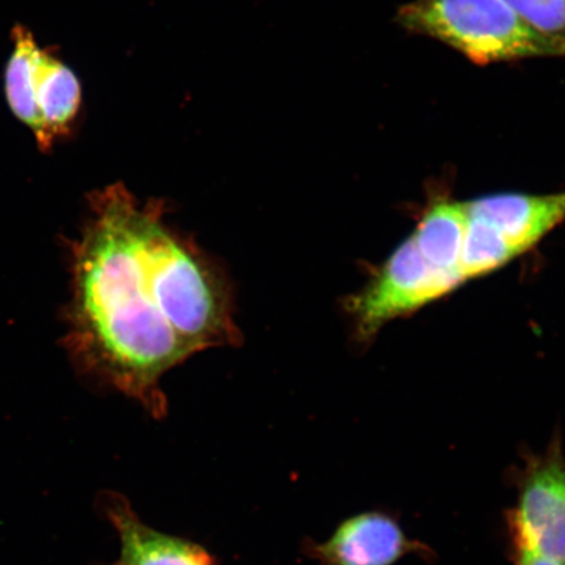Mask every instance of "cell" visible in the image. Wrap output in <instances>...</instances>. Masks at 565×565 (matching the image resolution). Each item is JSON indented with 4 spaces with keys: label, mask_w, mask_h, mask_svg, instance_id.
<instances>
[{
    "label": "cell",
    "mask_w": 565,
    "mask_h": 565,
    "mask_svg": "<svg viewBox=\"0 0 565 565\" xmlns=\"http://www.w3.org/2000/svg\"><path fill=\"white\" fill-rule=\"evenodd\" d=\"M100 504L119 539V557L111 565H216L196 543L145 524L121 494L104 493Z\"/></svg>",
    "instance_id": "8"
},
{
    "label": "cell",
    "mask_w": 565,
    "mask_h": 565,
    "mask_svg": "<svg viewBox=\"0 0 565 565\" xmlns=\"http://www.w3.org/2000/svg\"><path fill=\"white\" fill-rule=\"evenodd\" d=\"M462 282L458 275L430 265L413 237H407L348 302L358 338L369 341L388 322L418 312Z\"/></svg>",
    "instance_id": "4"
},
{
    "label": "cell",
    "mask_w": 565,
    "mask_h": 565,
    "mask_svg": "<svg viewBox=\"0 0 565 565\" xmlns=\"http://www.w3.org/2000/svg\"><path fill=\"white\" fill-rule=\"evenodd\" d=\"M465 204L469 217L489 225L519 257L565 222V192L498 193Z\"/></svg>",
    "instance_id": "7"
},
{
    "label": "cell",
    "mask_w": 565,
    "mask_h": 565,
    "mask_svg": "<svg viewBox=\"0 0 565 565\" xmlns=\"http://www.w3.org/2000/svg\"><path fill=\"white\" fill-rule=\"evenodd\" d=\"M514 565H564L524 547L512 546Z\"/></svg>",
    "instance_id": "12"
},
{
    "label": "cell",
    "mask_w": 565,
    "mask_h": 565,
    "mask_svg": "<svg viewBox=\"0 0 565 565\" xmlns=\"http://www.w3.org/2000/svg\"><path fill=\"white\" fill-rule=\"evenodd\" d=\"M514 468L518 501L507 514L512 546L565 565V454L559 436L541 454L525 450Z\"/></svg>",
    "instance_id": "5"
},
{
    "label": "cell",
    "mask_w": 565,
    "mask_h": 565,
    "mask_svg": "<svg viewBox=\"0 0 565 565\" xmlns=\"http://www.w3.org/2000/svg\"><path fill=\"white\" fill-rule=\"evenodd\" d=\"M468 227L465 202L451 198H437L424 210L412 235L422 256L441 270L461 274V254Z\"/></svg>",
    "instance_id": "9"
},
{
    "label": "cell",
    "mask_w": 565,
    "mask_h": 565,
    "mask_svg": "<svg viewBox=\"0 0 565 565\" xmlns=\"http://www.w3.org/2000/svg\"><path fill=\"white\" fill-rule=\"evenodd\" d=\"M12 39L15 46L6 70L7 102L45 151L73 127L82 105L81 83L65 63L41 51L25 26L13 28Z\"/></svg>",
    "instance_id": "3"
},
{
    "label": "cell",
    "mask_w": 565,
    "mask_h": 565,
    "mask_svg": "<svg viewBox=\"0 0 565 565\" xmlns=\"http://www.w3.org/2000/svg\"><path fill=\"white\" fill-rule=\"evenodd\" d=\"M164 214L160 202H140L122 185L92 195L73 244L67 315L76 364L154 418L167 413L169 371L238 339L227 282Z\"/></svg>",
    "instance_id": "1"
},
{
    "label": "cell",
    "mask_w": 565,
    "mask_h": 565,
    "mask_svg": "<svg viewBox=\"0 0 565 565\" xmlns=\"http://www.w3.org/2000/svg\"><path fill=\"white\" fill-rule=\"evenodd\" d=\"M397 23L454 47L477 65L562 56L505 0H414L401 7Z\"/></svg>",
    "instance_id": "2"
},
{
    "label": "cell",
    "mask_w": 565,
    "mask_h": 565,
    "mask_svg": "<svg viewBox=\"0 0 565 565\" xmlns=\"http://www.w3.org/2000/svg\"><path fill=\"white\" fill-rule=\"evenodd\" d=\"M515 258H519L518 254L497 232L468 215L461 254V274L465 281L498 271Z\"/></svg>",
    "instance_id": "10"
},
{
    "label": "cell",
    "mask_w": 565,
    "mask_h": 565,
    "mask_svg": "<svg viewBox=\"0 0 565 565\" xmlns=\"http://www.w3.org/2000/svg\"><path fill=\"white\" fill-rule=\"evenodd\" d=\"M318 565H395L409 555L429 557L433 551L407 536L395 515L371 511L351 515L321 543L307 546Z\"/></svg>",
    "instance_id": "6"
},
{
    "label": "cell",
    "mask_w": 565,
    "mask_h": 565,
    "mask_svg": "<svg viewBox=\"0 0 565 565\" xmlns=\"http://www.w3.org/2000/svg\"><path fill=\"white\" fill-rule=\"evenodd\" d=\"M521 19L565 56V0H505Z\"/></svg>",
    "instance_id": "11"
}]
</instances>
